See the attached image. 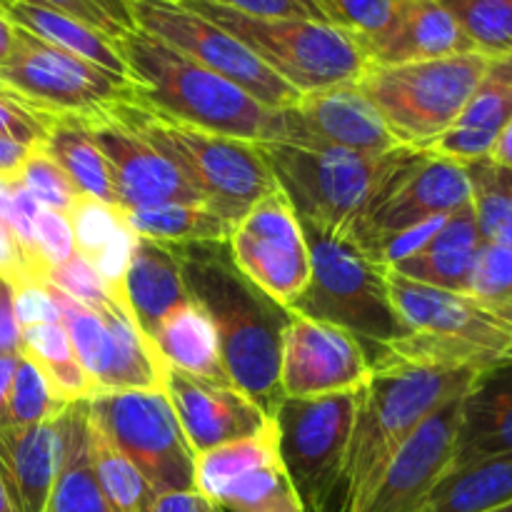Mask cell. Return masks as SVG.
<instances>
[{"label":"cell","mask_w":512,"mask_h":512,"mask_svg":"<svg viewBox=\"0 0 512 512\" xmlns=\"http://www.w3.org/2000/svg\"><path fill=\"white\" fill-rule=\"evenodd\" d=\"M190 300L215 325L225 373L273 418L283 400L280 350L290 313L260 293L233 263L228 243L178 245Z\"/></svg>","instance_id":"1"},{"label":"cell","mask_w":512,"mask_h":512,"mask_svg":"<svg viewBox=\"0 0 512 512\" xmlns=\"http://www.w3.org/2000/svg\"><path fill=\"white\" fill-rule=\"evenodd\" d=\"M390 275V293L408 333L368 363L373 373L395 368H440L488 373L512 363V325L495 318L470 295Z\"/></svg>","instance_id":"2"},{"label":"cell","mask_w":512,"mask_h":512,"mask_svg":"<svg viewBox=\"0 0 512 512\" xmlns=\"http://www.w3.org/2000/svg\"><path fill=\"white\" fill-rule=\"evenodd\" d=\"M115 43L133 83L130 98L145 108L250 143L273 138L275 110L260 105L245 90L220 78L198 60L140 28L130 30Z\"/></svg>","instance_id":"3"},{"label":"cell","mask_w":512,"mask_h":512,"mask_svg":"<svg viewBox=\"0 0 512 512\" xmlns=\"http://www.w3.org/2000/svg\"><path fill=\"white\" fill-rule=\"evenodd\" d=\"M475 378L478 373L470 370L440 368H395L370 375L350 438L343 512L368 495L410 435L443 405L468 393Z\"/></svg>","instance_id":"4"},{"label":"cell","mask_w":512,"mask_h":512,"mask_svg":"<svg viewBox=\"0 0 512 512\" xmlns=\"http://www.w3.org/2000/svg\"><path fill=\"white\" fill-rule=\"evenodd\" d=\"M110 108L153 148H158L198 190L203 203L228 223L235 225L255 203L278 190L263 155L258 153V145L250 140L180 123L145 108L133 98L115 100Z\"/></svg>","instance_id":"5"},{"label":"cell","mask_w":512,"mask_h":512,"mask_svg":"<svg viewBox=\"0 0 512 512\" xmlns=\"http://www.w3.org/2000/svg\"><path fill=\"white\" fill-rule=\"evenodd\" d=\"M303 225V223H300ZM310 250V280L288 313L335 325L375 355L408 333L390 293L388 268L340 235L303 225Z\"/></svg>","instance_id":"6"},{"label":"cell","mask_w":512,"mask_h":512,"mask_svg":"<svg viewBox=\"0 0 512 512\" xmlns=\"http://www.w3.org/2000/svg\"><path fill=\"white\" fill-rule=\"evenodd\" d=\"M255 145L300 223L340 238H348L370 198L410 150L400 145L385 155H358L283 140Z\"/></svg>","instance_id":"7"},{"label":"cell","mask_w":512,"mask_h":512,"mask_svg":"<svg viewBox=\"0 0 512 512\" xmlns=\"http://www.w3.org/2000/svg\"><path fill=\"white\" fill-rule=\"evenodd\" d=\"M178 3L228 30L298 93L353 83L370 65L358 35L335 23L248 15L208 0Z\"/></svg>","instance_id":"8"},{"label":"cell","mask_w":512,"mask_h":512,"mask_svg":"<svg viewBox=\"0 0 512 512\" xmlns=\"http://www.w3.org/2000/svg\"><path fill=\"white\" fill-rule=\"evenodd\" d=\"M488 63V55L463 53L420 63L368 65L358 88L398 145L423 150L460 118Z\"/></svg>","instance_id":"9"},{"label":"cell","mask_w":512,"mask_h":512,"mask_svg":"<svg viewBox=\"0 0 512 512\" xmlns=\"http://www.w3.org/2000/svg\"><path fill=\"white\" fill-rule=\"evenodd\" d=\"M363 385L320 398H283L273 413L278 455L305 512H333L345 493V465Z\"/></svg>","instance_id":"10"},{"label":"cell","mask_w":512,"mask_h":512,"mask_svg":"<svg viewBox=\"0 0 512 512\" xmlns=\"http://www.w3.org/2000/svg\"><path fill=\"white\" fill-rule=\"evenodd\" d=\"M88 413L140 470L155 495L195 490V450L165 390L95 393L88 400Z\"/></svg>","instance_id":"11"},{"label":"cell","mask_w":512,"mask_h":512,"mask_svg":"<svg viewBox=\"0 0 512 512\" xmlns=\"http://www.w3.org/2000/svg\"><path fill=\"white\" fill-rule=\"evenodd\" d=\"M470 200L473 188L465 165L410 148L370 198L345 240L378 263L385 243L418 225L448 218Z\"/></svg>","instance_id":"12"},{"label":"cell","mask_w":512,"mask_h":512,"mask_svg":"<svg viewBox=\"0 0 512 512\" xmlns=\"http://www.w3.org/2000/svg\"><path fill=\"white\" fill-rule=\"evenodd\" d=\"M135 28L163 40L170 48L230 80L270 110L293 105L303 93L285 83L253 50L245 48L228 30L193 13L178 0H130Z\"/></svg>","instance_id":"13"},{"label":"cell","mask_w":512,"mask_h":512,"mask_svg":"<svg viewBox=\"0 0 512 512\" xmlns=\"http://www.w3.org/2000/svg\"><path fill=\"white\" fill-rule=\"evenodd\" d=\"M18 28V25H15ZM0 85L53 118H78L130 98L133 83L18 28L15 48L0 65Z\"/></svg>","instance_id":"14"},{"label":"cell","mask_w":512,"mask_h":512,"mask_svg":"<svg viewBox=\"0 0 512 512\" xmlns=\"http://www.w3.org/2000/svg\"><path fill=\"white\" fill-rule=\"evenodd\" d=\"M233 263L260 293L288 308L310 280V250L303 225L283 190L255 203L228 238Z\"/></svg>","instance_id":"15"},{"label":"cell","mask_w":512,"mask_h":512,"mask_svg":"<svg viewBox=\"0 0 512 512\" xmlns=\"http://www.w3.org/2000/svg\"><path fill=\"white\" fill-rule=\"evenodd\" d=\"M270 140L358 155H385L400 148L358 80L303 93L293 105L275 110Z\"/></svg>","instance_id":"16"},{"label":"cell","mask_w":512,"mask_h":512,"mask_svg":"<svg viewBox=\"0 0 512 512\" xmlns=\"http://www.w3.org/2000/svg\"><path fill=\"white\" fill-rule=\"evenodd\" d=\"M78 120L108 163L120 210L173 203L205 205L198 190L180 175V170L138 130L120 120L110 103L88 115H78Z\"/></svg>","instance_id":"17"},{"label":"cell","mask_w":512,"mask_h":512,"mask_svg":"<svg viewBox=\"0 0 512 512\" xmlns=\"http://www.w3.org/2000/svg\"><path fill=\"white\" fill-rule=\"evenodd\" d=\"M373 375L363 345L335 325L290 313L280 350L283 398H320L365 385Z\"/></svg>","instance_id":"18"},{"label":"cell","mask_w":512,"mask_h":512,"mask_svg":"<svg viewBox=\"0 0 512 512\" xmlns=\"http://www.w3.org/2000/svg\"><path fill=\"white\" fill-rule=\"evenodd\" d=\"M463 395L430 415L348 512H408L453 465Z\"/></svg>","instance_id":"19"},{"label":"cell","mask_w":512,"mask_h":512,"mask_svg":"<svg viewBox=\"0 0 512 512\" xmlns=\"http://www.w3.org/2000/svg\"><path fill=\"white\" fill-rule=\"evenodd\" d=\"M163 390L195 455L250 438L270 423L263 408L233 383L168 368Z\"/></svg>","instance_id":"20"},{"label":"cell","mask_w":512,"mask_h":512,"mask_svg":"<svg viewBox=\"0 0 512 512\" xmlns=\"http://www.w3.org/2000/svg\"><path fill=\"white\" fill-rule=\"evenodd\" d=\"M370 65H403L420 60L478 53L443 0H405L388 30L363 43Z\"/></svg>","instance_id":"21"},{"label":"cell","mask_w":512,"mask_h":512,"mask_svg":"<svg viewBox=\"0 0 512 512\" xmlns=\"http://www.w3.org/2000/svg\"><path fill=\"white\" fill-rule=\"evenodd\" d=\"M510 118L512 55H500V58H490L460 118L423 150L458 165L480 163V160H488L500 130L510 123Z\"/></svg>","instance_id":"22"},{"label":"cell","mask_w":512,"mask_h":512,"mask_svg":"<svg viewBox=\"0 0 512 512\" xmlns=\"http://www.w3.org/2000/svg\"><path fill=\"white\" fill-rule=\"evenodd\" d=\"M60 415L35 425L0 428V473L18 512H45L60 468Z\"/></svg>","instance_id":"23"},{"label":"cell","mask_w":512,"mask_h":512,"mask_svg":"<svg viewBox=\"0 0 512 512\" xmlns=\"http://www.w3.org/2000/svg\"><path fill=\"white\" fill-rule=\"evenodd\" d=\"M512 458V363L478 375L460 403L453 465Z\"/></svg>","instance_id":"24"},{"label":"cell","mask_w":512,"mask_h":512,"mask_svg":"<svg viewBox=\"0 0 512 512\" xmlns=\"http://www.w3.org/2000/svg\"><path fill=\"white\" fill-rule=\"evenodd\" d=\"M123 293L140 333L153 343L160 323L175 308L190 300L188 290H185L178 245L158 243V240L150 238L135 240Z\"/></svg>","instance_id":"25"},{"label":"cell","mask_w":512,"mask_h":512,"mask_svg":"<svg viewBox=\"0 0 512 512\" xmlns=\"http://www.w3.org/2000/svg\"><path fill=\"white\" fill-rule=\"evenodd\" d=\"M480 248H483V235H480L473 200H470L468 205L445 218L438 233L423 248L388 270L413 283L468 295Z\"/></svg>","instance_id":"26"},{"label":"cell","mask_w":512,"mask_h":512,"mask_svg":"<svg viewBox=\"0 0 512 512\" xmlns=\"http://www.w3.org/2000/svg\"><path fill=\"white\" fill-rule=\"evenodd\" d=\"M65 215H68L70 230H73L75 253L98 270L110 295L123 308H128L123 283L138 235L125 223L123 210L80 195Z\"/></svg>","instance_id":"27"},{"label":"cell","mask_w":512,"mask_h":512,"mask_svg":"<svg viewBox=\"0 0 512 512\" xmlns=\"http://www.w3.org/2000/svg\"><path fill=\"white\" fill-rule=\"evenodd\" d=\"M63 450L45 512H115L95 480L88 453V400L60 413Z\"/></svg>","instance_id":"28"},{"label":"cell","mask_w":512,"mask_h":512,"mask_svg":"<svg viewBox=\"0 0 512 512\" xmlns=\"http://www.w3.org/2000/svg\"><path fill=\"white\" fill-rule=\"evenodd\" d=\"M5 18L25 33L35 35V38L45 40V43L65 50V53L78 55L88 63L100 65V68L130 80L128 65L120 55L118 43L100 30L60 13V10L35 3V0H10Z\"/></svg>","instance_id":"29"},{"label":"cell","mask_w":512,"mask_h":512,"mask_svg":"<svg viewBox=\"0 0 512 512\" xmlns=\"http://www.w3.org/2000/svg\"><path fill=\"white\" fill-rule=\"evenodd\" d=\"M153 343L158 348L160 358L170 368L185 370V373L200 375V378L230 383L223 358H220L215 325L210 323L208 313L198 303H193V300L175 308L160 323Z\"/></svg>","instance_id":"30"},{"label":"cell","mask_w":512,"mask_h":512,"mask_svg":"<svg viewBox=\"0 0 512 512\" xmlns=\"http://www.w3.org/2000/svg\"><path fill=\"white\" fill-rule=\"evenodd\" d=\"M40 148L63 168L80 195L118 208V193L108 163L78 118H55Z\"/></svg>","instance_id":"31"},{"label":"cell","mask_w":512,"mask_h":512,"mask_svg":"<svg viewBox=\"0 0 512 512\" xmlns=\"http://www.w3.org/2000/svg\"><path fill=\"white\" fill-rule=\"evenodd\" d=\"M123 218L138 238L168 245L228 243L233 233V223L208 205H155L123 210Z\"/></svg>","instance_id":"32"},{"label":"cell","mask_w":512,"mask_h":512,"mask_svg":"<svg viewBox=\"0 0 512 512\" xmlns=\"http://www.w3.org/2000/svg\"><path fill=\"white\" fill-rule=\"evenodd\" d=\"M23 355L33 360L60 403H80L95 393L60 323L23 328Z\"/></svg>","instance_id":"33"},{"label":"cell","mask_w":512,"mask_h":512,"mask_svg":"<svg viewBox=\"0 0 512 512\" xmlns=\"http://www.w3.org/2000/svg\"><path fill=\"white\" fill-rule=\"evenodd\" d=\"M275 458H280L278 430L270 418V423L250 438L233 440L195 455V490L215 503L228 485Z\"/></svg>","instance_id":"34"},{"label":"cell","mask_w":512,"mask_h":512,"mask_svg":"<svg viewBox=\"0 0 512 512\" xmlns=\"http://www.w3.org/2000/svg\"><path fill=\"white\" fill-rule=\"evenodd\" d=\"M88 453L95 480L113 505L115 512H150L155 503V490L140 470L115 448L113 440L100 430L88 413Z\"/></svg>","instance_id":"35"},{"label":"cell","mask_w":512,"mask_h":512,"mask_svg":"<svg viewBox=\"0 0 512 512\" xmlns=\"http://www.w3.org/2000/svg\"><path fill=\"white\" fill-rule=\"evenodd\" d=\"M48 288L60 310V325L68 333L70 345L75 350V358L83 365L95 393H98L103 388L105 378H108L110 360H113V338H110L108 325H105V320L98 313H93L85 305L75 303L73 298L60 293L58 288H53V285H48Z\"/></svg>","instance_id":"36"},{"label":"cell","mask_w":512,"mask_h":512,"mask_svg":"<svg viewBox=\"0 0 512 512\" xmlns=\"http://www.w3.org/2000/svg\"><path fill=\"white\" fill-rule=\"evenodd\" d=\"M483 243L512 250V170L490 160L465 165Z\"/></svg>","instance_id":"37"},{"label":"cell","mask_w":512,"mask_h":512,"mask_svg":"<svg viewBox=\"0 0 512 512\" xmlns=\"http://www.w3.org/2000/svg\"><path fill=\"white\" fill-rule=\"evenodd\" d=\"M478 53L512 55V0H443Z\"/></svg>","instance_id":"38"},{"label":"cell","mask_w":512,"mask_h":512,"mask_svg":"<svg viewBox=\"0 0 512 512\" xmlns=\"http://www.w3.org/2000/svg\"><path fill=\"white\" fill-rule=\"evenodd\" d=\"M470 298L512 325V250L483 243L470 278Z\"/></svg>","instance_id":"39"},{"label":"cell","mask_w":512,"mask_h":512,"mask_svg":"<svg viewBox=\"0 0 512 512\" xmlns=\"http://www.w3.org/2000/svg\"><path fill=\"white\" fill-rule=\"evenodd\" d=\"M65 408L68 405L55 398L48 380L35 368L33 360L20 355L8 398V425L45 423V420L58 418Z\"/></svg>","instance_id":"40"},{"label":"cell","mask_w":512,"mask_h":512,"mask_svg":"<svg viewBox=\"0 0 512 512\" xmlns=\"http://www.w3.org/2000/svg\"><path fill=\"white\" fill-rule=\"evenodd\" d=\"M15 178H18V183L28 190L30 198L40 208L68 213L70 205L80 198V193L70 183L68 175L63 173V168L43 148H35L30 153V158L25 160L23 168H20V173Z\"/></svg>","instance_id":"41"},{"label":"cell","mask_w":512,"mask_h":512,"mask_svg":"<svg viewBox=\"0 0 512 512\" xmlns=\"http://www.w3.org/2000/svg\"><path fill=\"white\" fill-rule=\"evenodd\" d=\"M48 285L58 288L60 293H65L68 298H73L75 303L90 308L93 313H100V310H105L108 305L118 303V300L110 295V290L105 288L103 280H100L98 270H95L88 260L80 258L78 253H75L73 258L65 260V263L50 268Z\"/></svg>","instance_id":"42"},{"label":"cell","mask_w":512,"mask_h":512,"mask_svg":"<svg viewBox=\"0 0 512 512\" xmlns=\"http://www.w3.org/2000/svg\"><path fill=\"white\" fill-rule=\"evenodd\" d=\"M35 3L60 10L113 40H120L135 30L130 0H35Z\"/></svg>","instance_id":"43"},{"label":"cell","mask_w":512,"mask_h":512,"mask_svg":"<svg viewBox=\"0 0 512 512\" xmlns=\"http://www.w3.org/2000/svg\"><path fill=\"white\" fill-rule=\"evenodd\" d=\"M405 0H328L333 23L358 35L360 43L390 28Z\"/></svg>","instance_id":"44"},{"label":"cell","mask_w":512,"mask_h":512,"mask_svg":"<svg viewBox=\"0 0 512 512\" xmlns=\"http://www.w3.org/2000/svg\"><path fill=\"white\" fill-rule=\"evenodd\" d=\"M53 120V115L40 113L0 85V138L15 140L28 148H40Z\"/></svg>","instance_id":"45"},{"label":"cell","mask_w":512,"mask_h":512,"mask_svg":"<svg viewBox=\"0 0 512 512\" xmlns=\"http://www.w3.org/2000/svg\"><path fill=\"white\" fill-rule=\"evenodd\" d=\"M35 248L48 268L65 263L75 255L73 230H70L68 215L50 208H38L35 215Z\"/></svg>","instance_id":"46"},{"label":"cell","mask_w":512,"mask_h":512,"mask_svg":"<svg viewBox=\"0 0 512 512\" xmlns=\"http://www.w3.org/2000/svg\"><path fill=\"white\" fill-rule=\"evenodd\" d=\"M0 280H5L13 290L30 283L48 285L40 278L38 270L33 268L23 245L18 243V238H15V233L5 220H0Z\"/></svg>","instance_id":"47"},{"label":"cell","mask_w":512,"mask_h":512,"mask_svg":"<svg viewBox=\"0 0 512 512\" xmlns=\"http://www.w3.org/2000/svg\"><path fill=\"white\" fill-rule=\"evenodd\" d=\"M15 298V315H18L20 328L30 325H55L60 323V310L50 295L48 285L30 283L20 285L13 290Z\"/></svg>","instance_id":"48"},{"label":"cell","mask_w":512,"mask_h":512,"mask_svg":"<svg viewBox=\"0 0 512 512\" xmlns=\"http://www.w3.org/2000/svg\"><path fill=\"white\" fill-rule=\"evenodd\" d=\"M208 3L225 5L248 15H265V18H305L330 23L315 0H208Z\"/></svg>","instance_id":"49"},{"label":"cell","mask_w":512,"mask_h":512,"mask_svg":"<svg viewBox=\"0 0 512 512\" xmlns=\"http://www.w3.org/2000/svg\"><path fill=\"white\" fill-rule=\"evenodd\" d=\"M0 355H23V328L15 315L13 288L0 280Z\"/></svg>","instance_id":"50"},{"label":"cell","mask_w":512,"mask_h":512,"mask_svg":"<svg viewBox=\"0 0 512 512\" xmlns=\"http://www.w3.org/2000/svg\"><path fill=\"white\" fill-rule=\"evenodd\" d=\"M150 512H225L213 500L205 498L198 490H178V493H163L155 498Z\"/></svg>","instance_id":"51"},{"label":"cell","mask_w":512,"mask_h":512,"mask_svg":"<svg viewBox=\"0 0 512 512\" xmlns=\"http://www.w3.org/2000/svg\"><path fill=\"white\" fill-rule=\"evenodd\" d=\"M33 150L35 148H28V145L23 143H15V140L0 138V175H5V178H15Z\"/></svg>","instance_id":"52"},{"label":"cell","mask_w":512,"mask_h":512,"mask_svg":"<svg viewBox=\"0 0 512 512\" xmlns=\"http://www.w3.org/2000/svg\"><path fill=\"white\" fill-rule=\"evenodd\" d=\"M20 355H0V428L8 425V398Z\"/></svg>","instance_id":"53"},{"label":"cell","mask_w":512,"mask_h":512,"mask_svg":"<svg viewBox=\"0 0 512 512\" xmlns=\"http://www.w3.org/2000/svg\"><path fill=\"white\" fill-rule=\"evenodd\" d=\"M488 160L490 163L500 165V168L512 170V118H510V123L500 130V135H498V140H495L493 150H490Z\"/></svg>","instance_id":"54"},{"label":"cell","mask_w":512,"mask_h":512,"mask_svg":"<svg viewBox=\"0 0 512 512\" xmlns=\"http://www.w3.org/2000/svg\"><path fill=\"white\" fill-rule=\"evenodd\" d=\"M15 38H18V28L10 23L5 15H0V65L10 58L15 48Z\"/></svg>","instance_id":"55"},{"label":"cell","mask_w":512,"mask_h":512,"mask_svg":"<svg viewBox=\"0 0 512 512\" xmlns=\"http://www.w3.org/2000/svg\"><path fill=\"white\" fill-rule=\"evenodd\" d=\"M13 185L15 178L0 175V220H5V223H8L10 213H13Z\"/></svg>","instance_id":"56"},{"label":"cell","mask_w":512,"mask_h":512,"mask_svg":"<svg viewBox=\"0 0 512 512\" xmlns=\"http://www.w3.org/2000/svg\"><path fill=\"white\" fill-rule=\"evenodd\" d=\"M268 512H305V508H303V503H300L298 493H290V495H285L280 503H275Z\"/></svg>","instance_id":"57"},{"label":"cell","mask_w":512,"mask_h":512,"mask_svg":"<svg viewBox=\"0 0 512 512\" xmlns=\"http://www.w3.org/2000/svg\"><path fill=\"white\" fill-rule=\"evenodd\" d=\"M0 512H18L13 505V498L8 493V485H5L3 473H0Z\"/></svg>","instance_id":"58"},{"label":"cell","mask_w":512,"mask_h":512,"mask_svg":"<svg viewBox=\"0 0 512 512\" xmlns=\"http://www.w3.org/2000/svg\"><path fill=\"white\" fill-rule=\"evenodd\" d=\"M315 3L320 5V10H323V13H325V18H328L330 23H333V13H330V5H328V0H315Z\"/></svg>","instance_id":"59"},{"label":"cell","mask_w":512,"mask_h":512,"mask_svg":"<svg viewBox=\"0 0 512 512\" xmlns=\"http://www.w3.org/2000/svg\"><path fill=\"white\" fill-rule=\"evenodd\" d=\"M8 5H10V0H0V15L8 13Z\"/></svg>","instance_id":"60"},{"label":"cell","mask_w":512,"mask_h":512,"mask_svg":"<svg viewBox=\"0 0 512 512\" xmlns=\"http://www.w3.org/2000/svg\"><path fill=\"white\" fill-rule=\"evenodd\" d=\"M493 512H512V503L505 505V508H500V510H493Z\"/></svg>","instance_id":"61"}]
</instances>
